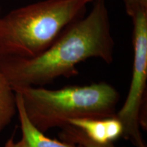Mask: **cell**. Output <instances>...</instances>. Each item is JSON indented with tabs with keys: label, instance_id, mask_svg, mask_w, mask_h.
<instances>
[{
	"label": "cell",
	"instance_id": "cell-1",
	"mask_svg": "<svg viewBox=\"0 0 147 147\" xmlns=\"http://www.w3.org/2000/svg\"><path fill=\"white\" fill-rule=\"evenodd\" d=\"M115 42L104 0H96L85 17L77 19L34 57H0V66L13 88L42 87L59 77L78 74V63L97 58L114 60Z\"/></svg>",
	"mask_w": 147,
	"mask_h": 147
},
{
	"label": "cell",
	"instance_id": "cell-2",
	"mask_svg": "<svg viewBox=\"0 0 147 147\" xmlns=\"http://www.w3.org/2000/svg\"><path fill=\"white\" fill-rule=\"evenodd\" d=\"M13 89L21 97L29 121L43 133L63 128L71 119L114 117L120 100L117 89L105 82L55 90L42 87Z\"/></svg>",
	"mask_w": 147,
	"mask_h": 147
},
{
	"label": "cell",
	"instance_id": "cell-3",
	"mask_svg": "<svg viewBox=\"0 0 147 147\" xmlns=\"http://www.w3.org/2000/svg\"><path fill=\"white\" fill-rule=\"evenodd\" d=\"M86 0H44L0 16V57H34L78 19Z\"/></svg>",
	"mask_w": 147,
	"mask_h": 147
},
{
	"label": "cell",
	"instance_id": "cell-4",
	"mask_svg": "<svg viewBox=\"0 0 147 147\" xmlns=\"http://www.w3.org/2000/svg\"><path fill=\"white\" fill-rule=\"evenodd\" d=\"M132 45L134 59L129 89L123 105L115 115L123 127L122 137L135 147H146L141 129L147 128V18L135 16Z\"/></svg>",
	"mask_w": 147,
	"mask_h": 147
},
{
	"label": "cell",
	"instance_id": "cell-5",
	"mask_svg": "<svg viewBox=\"0 0 147 147\" xmlns=\"http://www.w3.org/2000/svg\"><path fill=\"white\" fill-rule=\"evenodd\" d=\"M69 125L79 129L92 140L99 143L113 142L122 137L123 127L115 116L104 119L81 118L69 120Z\"/></svg>",
	"mask_w": 147,
	"mask_h": 147
},
{
	"label": "cell",
	"instance_id": "cell-6",
	"mask_svg": "<svg viewBox=\"0 0 147 147\" xmlns=\"http://www.w3.org/2000/svg\"><path fill=\"white\" fill-rule=\"evenodd\" d=\"M16 114H18L20 123L21 138L18 142L14 140L12 147H84L46 136L45 133L38 129L29 121L25 113L21 97L17 93H16Z\"/></svg>",
	"mask_w": 147,
	"mask_h": 147
},
{
	"label": "cell",
	"instance_id": "cell-7",
	"mask_svg": "<svg viewBox=\"0 0 147 147\" xmlns=\"http://www.w3.org/2000/svg\"><path fill=\"white\" fill-rule=\"evenodd\" d=\"M17 113L16 92L0 66V134Z\"/></svg>",
	"mask_w": 147,
	"mask_h": 147
},
{
	"label": "cell",
	"instance_id": "cell-8",
	"mask_svg": "<svg viewBox=\"0 0 147 147\" xmlns=\"http://www.w3.org/2000/svg\"><path fill=\"white\" fill-rule=\"evenodd\" d=\"M61 140L84 147H117L113 142L99 143L92 140L81 130L70 125L61 129L59 134Z\"/></svg>",
	"mask_w": 147,
	"mask_h": 147
},
{
	"label": "cell",
	"instance_id": "cell-9",
	"mask_svg": "<svg viewBox=\"0 0 147 147\" xmlns=\"http://www.w3.org/2000/svg\"><path fill=\"white\" fill-rule=\"evenodd\" d=\"M13 142H14V136H12V137H10V138L7 140V142H5V144L3 147H12Z\"/></svg>",
	"mask_w": 147,
	"mask_h": 147
},
{
	"label": "cell",
	"instance_id": "cell-10",
	"mask_svg": "<svg viewBox=\"0 0 147 147\" xmlns=\"http://www.w3.org/2000/svg\"><path fill=\"white\" fill-rule=\"evenodd\" d=\"M93 1V0H86V1H87V3H89V1Z\"/></svg>",
	"mask_w": 147,
	"mask_h": 147
},
{
	"label": "cell",
	"instance_id": "cell-11",
	"mask_svg": "<svg viewBox=\"0 0 147 147\" xmlns=\"http://www.w3.org/2000/svg\"><path fill=\"white\" fill-rule=\"evenodd\" d=\"M0 10H1V5H0Z\"/></svg>",
	"mask_w": 147,
	"mask_h": 147
}]
</instances>
